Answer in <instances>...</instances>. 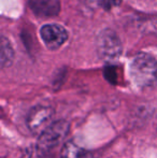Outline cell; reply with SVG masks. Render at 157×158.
<instances>
[{"label": "cell", "instance_id": "cell-1", "mask_svg": "<svg viewBox=\"0 0 157 158\" xmlns=\"http://www.w3.org/2000/svg\"><path fill=\"white\" fill-rule=\"evenodd\" d=\"M130 74L139 87H153L157 84V61L151 55L140 53L132 59Z\"/></svg>", "mask_w": 157, "mask_h": 158}, {"label": "cell", "instance_id": "cell-9", "mask_svg": "<svg viewBox=\"0 0 157 158\" xmlns=\"http://www.w3.org/2000/svg\"><path fill=\"white\" fill-rule=\"evenodd\" d=\"M122 2V0H101L100 6L105 9V11H110L114 6H118Z\"/></svg>", "mask_w": 157, "mask_h": 158}, {"label": "cell", "instance_id": "cell-8", "mask_svg": "<svg viewBox=\"0 0 157 158\" xmlns=\"http://www.w3.org/2000/svg\"><path fill=\"white\" fill-rule=\"evenodd\" d=\"M1 56H0V63H1V68H6V67L11 66L14 60V51L11 45V43L9 42V40L6 39L4 35L1 37Z\"/></svg>", "mask_w": 157, "mask_h": 158}, {"label": "cell", "instance_id": "cell-4", "mask_svg": "<svg viewBox=\"0 0 157 158\" xmlns=\"http://www.w3.org/2000/svg\"><path fill=\"white\" fill-rule=\"evenodd\" d=\"M54 111L51 106H35L27 116V126L35 135H41L48 125L52 124Z\"/></svg>", "mask_w": 157, "mask_h": 158}, {"label": "cell", "instance_id": "cell-3", "mask_svg": "<svg viewBox=\"0 0 157 158\" xmlns=\"http://www.w3.org/2000/svg\"><path fill=\"white\" fill-rule=\"evenodd\" d=\"M97 53L105 61H115L122 54V43L118 35L112 29H105L96 40Z\"/></svg>", "mask_w": 157, "mask_h": 158}, {"label": "cell", "instance_id": "cell-7", "mask_svg": "<svg viewBox=\"0 0 157 158\" xmlns=\"http://www.w3.org/2000/svg\"><path fill=\"white\" fill-rule=\"evenodd\" d=\"M61 158H93V155L73 142H68L61 150Z\"/></svg>", "mask_w": 157, "mask_h": 158}, {"label": "cell", "instance_id": "cell-2", "mask_svg": "<svg viewBox=\"0 0 157 158\" xmlns=\"http://www.w3.org/2000/svg\"><path fill=\"white\" fill-rule=\"evenodd\" d=\"M68 131H69V124L64 119L53 122L51 125H48L39 137L37 144L39 154L45 155L57 148L66 138Z\"/></svg>", "mask_w": 157, "mask_h": 158}, {"label": "cell", "instance_id": "cell-6", "mask_svg": "<svg viewBox=\"0 0 157 158\" xmlns=\"http://www.w3.org/2000/svg\"><path fill=\"white\" fill-rule=\"evenodd\" d=\"M28 4L32 12L40 17L56 16L60 12L59 0H29Z\"/></svg>", "mask_w": 157, "mask_h": 158}, {"label": "cell", "instance_id": "cell-5", "mask_svg": "<svg viewBox=\"0 0 157 158\" xmlns=\"http://www.w3.org/2000/svg\"><path fill=\"white\" fill-rule=\"evenodd\" d=\"M40 35L44 44L50 50L59 48L68 39V32L63 26L57 24L44 25L40 30Z\"/></svg>", "mask_w": 157, "mask_h": 158}]
</instances>
